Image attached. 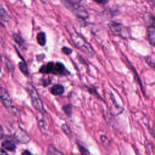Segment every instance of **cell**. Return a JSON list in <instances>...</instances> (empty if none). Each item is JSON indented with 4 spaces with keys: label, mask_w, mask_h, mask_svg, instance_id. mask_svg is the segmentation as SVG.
Returning <instances> with one entry per match:
<instances>
[{
    "label": "cell",
    "mask_w": 155,
    "mask_h": 155,
    "mask_svg": "<svg viewBox=\"0 0 155 155\" xmlns=\"http://www.w3.org/2000/svg\"><path fill=\"white\" fill-rule=\"evenodd\" d=\"M36 39H37V41L38 42V44L41 45L43 46L45 44L46 42V36H45V34L44 32H40L36 36Z\"/></svg>",
    "instance_id": "11"
},
{
    "label": "cell",
    "mask_w": 155,
    "mask_h": 155,
    "mask_svg": "<svg viewBox=\"0 0 155 155\" xmlns=\"http://www.w3.org/2000/svg\"><path fill=\"white\" fill-rule=\"evenodd\" d=\"M22 155H32V154H31V153H30L29 151H28V150H25V151H24L23 153H22Z\"/></svg>",
    "instance_id": "22"
},
{
    "label": "cell",
    "mask_w": 155,
    "mask_h": 155,
    "mask_svg": "<svg viewBox=\"0 0 155 155\" xmlns=\"http://www.w3.org/2000/svg\"><path fill=\"white\" fill-rule=\"evenodd\" d=\"M2 146L5 150H7L11 151L15 150L16 148L15 145L12 142L8 140H5L3 141L2 143Z\"/></svg>",
    "instance_id": "10"
},
{
    "label": "cell",
    "mask_w": 155,
    "mask_h": 155,
    "mask_svg": "<svg viewBox=\"0 0 155 155\" xmlns=\"http://www.w3.org/2000/svg\"><path fill=\"white\" fill-rule=\"evenodd\" d=\"M79 150L82 155H90L89 151L82 146H79Z\"/></svg>",
    "instance_id": "17"
},
{
    "label": "cell",
    "mask_w": 155,
    "mask_h": 155,
    "mask_svg": "<svg viewBox=\"0 0 155 155\" xmlns=\"http://www.w3.org/2000/svg\"><path fill=\"white\" fill-rule=\"evenodd\" d=\"M0 72H1V68H0Z\"/></svg>",
    "instance_id": "25"
},
{
    "label": "cell",
    "mask_w": 155,
    "mask_h": 155,
    "mask_svg": "<svg viewBox=\"0 0 155 155\" xmlns=\"http://www.w3.org/2000/svg\"><path fill=\"white\" fill-rule=\"evenodd\" d=\"M94 1L97 2V3H100V4H104L106 2L105 0H94Z\"/></svg>",
    "instance_id": "23"
},
{
    "label": "cell",
    "mask_w": 155,
    "mask_h": 155,
    "mask_svg": "<svg viewBox=\"0 0 155 155\" xmlns=\"http://www.w3.org/2000/svg\"><path fill=\"white\" fill-rule=\"evenodd\" d=\"M109 27L110 28L111 31L115 35H119L121 33V31L122 30V26L121 24L112 22L110 23Z\"/></svg>",
    "instance_id": "7"
},
{
    "label": "cell",
    "mask_w": 155,
    "mask_h": 155,
    "mask_svg": "<svg viewBox=\"0 0 155 155\" xmlns=\"http://www.w3.org/2000/svg\"><path fill=\"white\" fill-rule=\"evenodd\" d=\"M62 130L65 133V134H69L70 133V131L69 127H68L66 124H64V125H62Z\"/></svg>",
    "instance_id": "20"
},
{
    "label": "cell",
    "mask_w": 155,
    "mask_h": 155,
    "mask_svg": "<svg viewBox=\"0 0 155 155\" xmlns=\"http://www.w3.org/2000/svg\"><path fill=\"white\" fill-rule=\"evenodd\" d=\"M0 100L3 105L7 108L12 107V100L9 95L8 91L2 87L0 85Z\"/></svg>",
    "instance_id": "4"
},
{
    "label": "cell",
    "mask_w": 155,
    "mask_h": 155,
    "mask_svg": "<svg viewBox=\"0 0 155 155\" xmlns=\"http://www.w3.org/2000/svg\"><path fill=\"white\" fill-rule=\"evenodd\" d=\"M39 72L42 73H52L60 75H67L69 74V72L62 63H54L53 62H50L46 65H42L39 69Z\"/></svg>",
    "instance_id": "1"
},
{
    "label": "cell",
    "mask_w": 155,
    "mask_h": 155,
    "mask_svg": "<svg viewBox=\"0 0 155 155\" xmlns=\"http://www.w3.org/2000/svg\"><path fill=\"white\" fill-rule=\"evenodd\" d=\"M2 130V127L0 125V131H1Z\"/></svg>",
    "instance_id": "24"
},
{
    "label": "cell",
    "mask_w": 155,
    "mask_h": 155,
    "mask_svg": "<svg viewBox=\"0 0 155 155\" xmlns=\"http://www.w3.org/2000/svg\"><path fill=\"white\" fill-rule=\"evenodd\" d=\"M12 37H13V40H14L16 43H18L19 45H21V44H22L24 43V40H23V39H22V37H21L20 35H19L18 34H17V33H14V34H13Z\"/></svg>",
    "instance_id": "14"
},
{
    "label": "cell",
    "mask_w": 155,
    "mask_h": 155,
    "mask_svg": "<svg viewBox=\"0 0 155 155\" xmlns=\"http://www.w3.org/2000/svg\"><path fill=\"white\" fill-rule=\"evenodd\" d=\"M27 90L30 96L33 106L39 111H43L44 106L41 99L36 88L30 83H27Z\"/></svg>",
    "instance_id": "2"
},
{
    "label": "cell",
    "mask_w": 155,
    "mask_h": 155,
    "mask_svg": "<svg viewBox=\"0 0 155 155\" xmlns=\"http://www.w3.org/2000/svg\"><path fill=\"white\" fill-rule=\"evenodd\" d=\"M38 124L39 128L40 129L41 131L42 134L47 135L48 133V130L47 128V125L45 120L43 118H38Z\"/></svg>",
    "instance_id": "9"
},
{
    "label": "cell",
    "mask_w": 155,
    "mask_h": 155,
    "mask_svg": "<svg viewBox=\"0 0 155 155\" xmlns=\"http://www.w3.org/2000/svg\"><path fill=\"white\" fill-rule=\"evenodd\" d=\"M147 36L150 43L154 45L155 43V28L154 25H150L147 28Z\"/></svg>",
    "instance_id": "6"
},
{
    "label": "cell",
    "mask_w": 155,
    "mask_h": 155,
    "mask_svg": "<svg viewBox=\"0 0 155 155\" xmlns=\"http://www.w3.org/2000/svg\"><path fill=\"white\" fill-rule=\"evenodd\" d=\"M15 136L18 141L23 143H27L30 140L28 135L21 128L17 130V131L15 134Z\"/></svg>",
    "instance_id": "5"
},
{
    "label": "cell",
    "mask_w": 155,
    "mask_h": 155,
    "mask_svg": "<svg viewBox=\"0 0 155 155\" xmlns=\"http://www.w3.org/2000/svg\"><path fill=\"white\" fill-rule=\"evenodd\" d=\"M64 4L67 8L70 9L72 11V12L78 17L81 18L82 19H85L88 17V13L83 6L79 5L78 4H70L67 3H64Z\"/></svg>",
    "instance_id": "3"
},
{
    "label": "cell",
    "mask_w": 155,
    "mask_h": 155,
    "mask_svg": "<svg viewBox=\"0 0 155 155\" xmlns=\"http://www.w3.org/2000/svg\"><path fill=\"white\" fill-rule=\"evenodd\" d=\"M146 61H147V64H148L150 66H151V67H154V62L153 59L151 57H150V58H146Z\"/></svg>",
    "instance_id": "19"
},
{
    "label": "cell",
    "mask_w": 155,
    "mask_h": 155,
    "mask_svg": "<svg viewBox=\"0 0 155 155\" xmlns=\"http://www.w3.org/2000/svg\"><path fill=\"white\" fill-rule=\"evenodd\" d=\"M50 91L54 95H61L64 93V88L62 85L56 84L51 88Z\"/></svg>",
    "instance_id": "8"
},
{
    "label": "cell",
    "mask_w": 155,
    "mask_h": 155,
    "mask_svg": "<svg viewBox=\"0 0 155 155\" xmlns=\"http://www.w3.org/2000/svg\"><path fill=\"white\" fill-rule=\"evenodd\" d=\"M48 151H49V153L51 155H63L61 153V152H59L54 147H50L48 148Z\"/></svg>",
    "instance_id": "15"
},
{
    "label": "cell",
    "mask_w": 155,
    "mask_h": 155,
    "mask_svg": "<svg viewBox=\"0 0 155 155\" xmlns=\"http://www.w3.org/2000/svg\"><path fill=\"white\" fill-rule=\"evenodd\" d=\"M19 68L23 74H24L26 76H27L28 74L27 67L26 64L24 62H20L19 63Z\"/></svg>",
    "instance_id": "13"
},
{
    "label": "cell",
    "mask_w": 155,
    "mask_h": 155,
    "mask_svg": "<svg viewBox=\"0 0 155 155\" xmlns=\"http://www.w3.org/2000/svg\"><path fill=\"white\" fill-rule=\"evenodd\" d=\"M0 18L5 21H7L10 19L9 15H8V13L6 12L5 9L2 7V6L1 4H0Z\"/></svg>",
    "instance_id": "12"
},
{
    "label": "cell",
    "mask_w": 155,
    "mask_h": 155,
    "mask_svg": "<svg viewBox=\"0 0 155 155\" xmlns=\"http://www.w3.org/2000/svg\"><path fill=\"white\" fill-rule=\"evenodd\" d=\"M63 110L65 111V113L67 114V115L70 116L72 112V109H71V106L70 105H65L63 107Z\"/></svg>",
    "instance_id": "16"
},
{
    "label": "cell",
    "mask_w": 155,
    "mask_h": 155,
    "mask_svg": "<svg viewBox=\"0 0 155 155\" xmlns=\"http://www.w3.org/2000/svg\"><path fill=\"white\" fill-rule=\"evenodd\" d=\"M0 155H8L5 150H4L2 148H0Z\"/></svg>",
    "instance_id": "21"
},
{
    "label": "cell",
    "mask_w": 155,
    "mask_h": 155,
    "mask_svg": "<svg viewBox=\"0 0 155 155\" xmlns=\"http://www.w3.org/2000/svg\"><path fill=\"white\" fill-rule=\"evenodd\" d=\"M62 51L63 53H64L65 54H70L72 53V50L68 47H64L62 48Z\"/></svg>",
    "instance_id": "18"
}]
</instances>
